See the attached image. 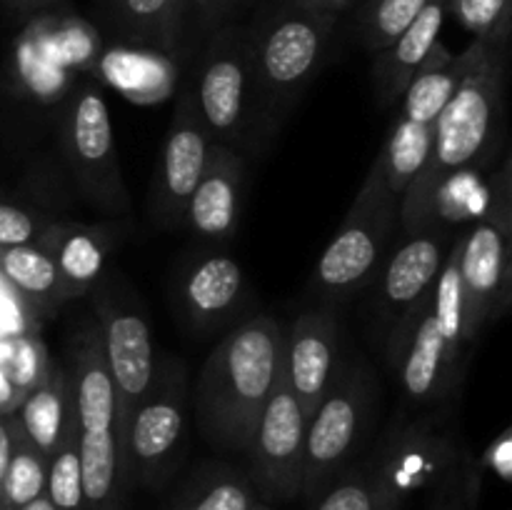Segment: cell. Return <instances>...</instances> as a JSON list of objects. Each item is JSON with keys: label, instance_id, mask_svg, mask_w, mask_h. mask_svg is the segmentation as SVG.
I'll return each instance as SVG.
<instances>
[{"label": "cell", "instance_id": "obj_38", "mask_svg": "<svg viewBox=\"0 0 512 510\" xmlns=\"http://www.w3.org/2000/svg\"><path fill=\"white\" fill-rule=\"evenodd\" d=\"M20 510H53V505H50V500H48V495H40V498H35V500H30L28 505H23V508Z\"/></svg>", "mask_w": 512, "mask_h": 510}, {"label": "cell", "instance_id": "obj_32", "mask_svg": "<svg viewBox=\"0 0 512 510\" xmlns=\"http://www.w3.org/2000/svg\"><path fill=\"white\" fill-rule=\"evenodd\" d=\"M53 223V218L18 205L0 203V248L10 245H38L40 235Z\"/></svg>", "mask_w": 512, "mask_h": 510}, {"label": "cell", "instance_id": "obj_30", "mask_svg": "<svg viewBox=\"0 0 512 510\" xmlns=\"http://www.w3.org/2000/svg\"><path fill=\"white\" fill-rule=\"evenodd\" d=\"M253 503L250 485L238 473H223L190 490L178 510H248Z\"/></svg>", "mask_w": 512, "mask_h": 510}, {"label": "cell", "instance_id": "obj_26", "mask_svg": "<svg viewBox=\"0 0 512 510\" xmlns=\"http://www.w3.org/2000/svg\"><path fill=\"white\" fill-rule=\"evenodd\" d=\"M455 465V448L443 438H428V435L410 433L400 445L390 450V458L378 463L385 478L393 483L400 495L410 488H423L433 483L443 470Z\"/></svg>", "mask_w": 512, "mask_h": 510}, {"label": "cell", "instance_id": "obj_34", "mask_svg": "<svg viewBox=\"0 0 512 510\" xmlns=\"http://www.w3.org/2000/svg\"><path fill=\"white\" fill-rule=\"evenodd\" d=\"M505 8H508V0H458V15L465 28L475 30L485 40H493Z\"/></svg>", "mask_w": 512, "mask_h": 510}, {"label": "cell", "instance_id": "obj_2", "mask_svg": "<svg viewBox=\"0 0 512 510\" xmlns=\"http://www.w3.org/2000/svg\"><path fill=\"white\" fill-rule=\"evenodd\" d=\"M285 330L268 315L245 320L225 335L200 368L195 405L215 445L245 450L258 415L280 383Z\"/></svg>", "mask_w": 512, "mask_h": 510}, {"label": "cell", "instance_id": "obj_25", "mask_svg": "<svg viewBox=\"0 0 512 510\" xmlns=\"http://www.w3.org/2000/svg\"><path fill=\"white\" fill-rule=\"evenodd\" d=\"M430 148H433V125L415 123L398 115L383 150L375 158L373 170L390 193L403 198L415 175L423 170Z\"/></svg>", "mask_w": 512, "mask_h": 510}, {"label": "cell", "instance_id": "obj_6", "mask_svg": "<svg viewBox=\"0 0 512 510\" xmlns=\"http://www.w3.org/2000/svg\"><path fill=\"white\" fill-rule=\"evenodd\" d=\"M63 153L75 185L88 203L110 215L128 213L130 198L120 170L115 130L103 90L80 85L63 118Z\"/></svg>", "mask_w": 512, "mask_h": 510}, {"label": "cell", "instance_id": "obj_16", "mask_svg": "<svg viewBox=\"0 0 512 510\" xmlns=\"http://www.w3.org/2000/svg\"><path fill=\"white\" fill-rule=\"evenodd\" d=\"M243 203V163L223 143L208 150L203 175L185 208L183 225L208 243H230L238 233Z\"/></svg>", "mask_w": 512, "mask_h": 510}, {"label": "cell", "instance_id": "obj_12", "mask_svg": "<svg viewBox=\"0 0 512 510\" xmlns=\"http://www.w3.org/2000/svg\"><path fill=\"white\" fill-rule=\"evenodd\" d=\"M455 235L438 225H423L390 248L373 283H378V315L385 328H395L418 300L433 290L445 258L453 250Z\"/></svg>", "mask_w": 512, "mask_h": 510}, {"label": "cell", "instance_id": "obj_15", "mask_svg": "<svg viewBox=\"0 0 512 510\" xmlns=\"http://www.w3.org/2000/svg\"><path fill=\"white\" fill-rule=\"evenodd\" d=\"M210 145L213 140L200 125L188 90H185L175 108L168 138H165L153 193V215L168 228L183 225L185 208H188L190 195L203 175Z\"/></svg>", "mask_w": 512, "mask_h": 510}, {"label": "cell", "instance_id": "obj_17", "mask_svg": "<svg viewBox=\"0 0 512 510\" xmlns=\"http://www.w3.org/2000/svg\"><path fill=\"white\" fill-rule=\"evenodd\" d=\"M68 375L78 433L118 428V395L100 343L98 323H83L68 340Z\"/></svg>", "mask_w": 512, "mask_h": 510}, {"label": "cell", "instance_id": "obj_7", "mask_svg": "<svg viewBox=\"0 0 512 510\" xmlns=\"http://www.w3.org/2000/svg\"><path fill=\"white\" fill-rule=\"evenodd\" d=\"M185 410L188 378L183 363L173 358L158 360L153 383L123 430L130 483L155 485L165 478L183 445Z\"/></svg>", "mask_w": 512, "mask_h": 510}, {"label": "cell", "instance_id": "obj_21", "mask_svg": "<svg viewBox=\"0 0 512 510\" xmlns=\"http://www.w3.org/2000/svg\"><path fill=\"white\" fill-rule=\"evenodd\" d=\"M445 5L440 0H430L418 18L385 48V55L375 68V90L385 105L398 103L410 80L415 78L425 60L430 58L438 45L440 28H443Z\"/></svg>", "mask_w": 512, "mask_h": 510}, {"label": "cell", "instance_id": "obj_4", "mask_svg": "<svg viewBox=\"0 0 512 510\" xmlns=\"http://www.w3.org/2000/svg\"><path fill=\"white\" fill-rule=\"evenodd\" d=\"M463 340L473 345L480 330L508 310L512 293V208L510 160L500 165L493 200L483 218L458 243Z\"/></svg>", "mask_w": 512, "mask_h": 510}, {"label": "cell", "instance_id": "obj_5", "mask_svg": "<svg viewBox=\"0 0 512 510\" xmlns=\"http://www.w3.org/2000/svg\"><path fill=\"white\" fill-rule=\"evenodd\" d=\"M373 375L363 363H340L305 430L300 495L320 498L363 440L373 410Z\"/></svg>", "mask_w": 512, "mask_h": 510}, {"label": "cell", "instance_id": "obj_8", "mask_svg": "<svg viewBox=\"0 0 512 510\" xmlns=\"http://www.w3.org/2000/svg\"><path fill=\"white\" fill-rule=\"evenodd\" d=\"M390 365L403 395L413 403H435L453 393L463 358L438 328L433 290L413 305L390 330Z\"/></svg>", "mask_w": 512, "mask_h": 510}, {"label": "cell", "instance_id": "obj_3", "mask_svg": "<svg viewBox=\"0 0 512 510\" xmlns=\"http://www.w3.org/2000/svg\"><path fill=\"white\" fill-rule=\"evenodd\" d=\"M400 225V198L370 168L338 233L320 255L313 288L325 303L345 300L373 283Z\"/></svg>", "mask_w": 512, "mask_h": 510}, {"label": "cell", "instance_id": "obj_18", "mask_svg": "<svg viewBox=\"0 0 512 510\" xmlns=\"http://www.w3.org/2000/svg\"><path fill=\"white\" fill-rule=\"evenodd\" d=\"M243 285L238 260L220 253L198 255L178 275V305L193 328H215L238 310Z\"/></svg>", "mask_w": 512, "mask_h": 510}, {"label": "cell", "instance_id": "obj_19", "mask_svg": "<svg viewBox=\"0 0 512 510\" xmlns=\"http://www.w3.org/2000/svg\"><path fill=\"white\" fill-rule=\"evenodd\" d=\"M13 415L23 438L50 463L60 443L78 433L73 395L63 365L50 360L40 383L25 393L20 410Z\"/></svg>", "mask_w": 512, "mask_h": 510}, {"label": "cell", "instance_id": "obj_24", "mask_svg": "<svg viewBox=\"0 0 512 510\" xmlns=\"http://www.w3.org/2000/svg\"><path fill=\"white\" fill-rule=\"evenodd\" d=\"M0 278L8 280L15 293L35 308L53 310L70 300L53 258L38 245H10L0 248Z\"/></svg>", "mask_w": 512, "mask_h": 510}, {"label": "cell", "instance_id": "obj_9", "mask_svg": "<svg viewBox=\"0 0 512 510\" xmlns=\"http://www.w3.org/2000/svg\"><path fill=\"white\" fill-rule=\"evenodd\" d=\"M308 415L280 380L263 405L245 453L253 463V480L268 498L288 500L300 495Z\"/></svg>", "mask_w": 512, "mask_h": 510}, {"label": "cell", "instance_id": "obj_28", "mask_svg": "<svg viewBox=\"0 0 512 510\" xmlns=\"http://www.w3.org/2000/svg\"><path fill=\"white\" fill-rule=\"evenodd\" d=\"M45 478H48V460L23 438L15 423L13 455H10L8 473L3 480L0 510H20L30 500L40 498L45 493Z\"/></svg>", "mask_w": 512, "mask_h": 510}, {"label": "cell", "instance_id": "obj_20", "mask_svg": "<svg viewBox=\"0 0 512 510\" xmlns=\"http://www.w3.org/2000/svg\"><path fill=\"white\" fill-rule=\"evenodd\" d=\"M38 248L53 258L65 290L73 300L88 293L100 280L105 253L110 248V228L53 220L40 235Z\"/></svg>", "mask_w": 512, "mask_h": 510}, {"label": "cell", "instance_id": "obj_37", "mask_svg": "<svg viewBox=\"0 0 512 510\" xmlns=\"http://www.w3.org/2000/svg\"><path fill=\"white\" fill-rule=\"evenodd\" d=\"M15 443V418L13 413H0V495H3V480L8 473L10 455Z\"/></svg>", "mask_w": 512, "mask_h": 510}, {"label": "cell", "instance_id": "obj_29", "mask_svg": "<svg viewBox=\"0 0 512 510\" xmlns=\"http://www.w3.org/2000/svg\"><path fill=\"white\" fill-rule=\"evenodd\" d=\"M45 495L53 510H83V483H80L78 433L68 435L48 463Z\"/></svg>", "mask_w": 512, "mask_h": 510}, {"label": "cell", "instance_id": "obj_27", "mask_svg": "<svg viewBox=\"0 0 512 510\" xmlns=\"http://www.w3.org/2000/svg\"><path fill=\"white\" fill-rule=\"evenodd\" d=\"M403 495L393 488L378 465L360 468L330 485L315 510H398Z\"/></svg>", "mask_w": 512, "mask_h": 510}, {"label": "cell", "instance_id": "obj_31", "mask_svg": "<svg viewBox=\"0 0 512 510\" xmlns=\"http://www.w3.org/2000/svg\"><path fill=\"white\" fill-rule=\"evenodd\" d=\"M428 3L430 0H380L370 18V48H388Z\"/></svg>", "mask_w": 512, "mask_h": 510}, {"label": "cell", "instance_id": "obj_39", "mask_svg": "<svg viewBox=\"0 0 512 510\" xmlns=\"http://www.w3.org/2000/svg\"><path fill=\"white\" fill-rule=\"evenodd\" d=\"M445 510H460V503H458V500H450L448 508H445Z\"/></svg>", "mask_w": 512, "mask_h": 510}, {"label": "cell", "instance_id": "obj_40", "mask_svg": "<svg viewBox=\"0 0 512 510\" xmlns=\"http://www.w3.org/2000/svg\"><path fill=\"white\" fill-rule=\"evenodd\" d=\"M248 510H270L268 508V505H260V503H253V505H250V508Z\"/></svg>", "mask_w": 512, "mask_h": 510}, {"label": "cell", "instance_id": "obj_14", "mask_svg": "<svg viewBox=\"0 0 512 510\" xmlns=\"http://www.w3.org/2000/svg\"><path fill=\"white\" fill-rule=\"evenodd\" d=\"M340 365V328L333 310H308L298 315L283 340L280 380L288 385L303 413H315Z\"/></svg>", "mask_w": 512, "mask_h": 510}, {"label": "cell", "instance_id": "obj_10", "mask_svg": "<svg viewBox=\"0 0 512 510\" xmlns=\"http://www.w3.org/2000/svg\"><path fill=\"white\" fill-rule=\"evenodd\" d=\"M323 55V30L310 18L280 20L250 55L258 103L288 110L308 88Z\"/></svg>", "mask_w": 512, "mask_h": 510}, {"label": "cell", "instance_id": "obj_13", "mask_svg": "<svg viewBox=\"0 0 512 510\" xmlns=\"http://www.w3.org/2000/svg\"><path fill=\"white\" fill-rule=\"evenodd\" d=\"M195 115L213 143L233 145L243 138L248 103L253 98L250 55L235 43L213 50L200 65L198 80L188 90Z\"/></svg>", "mask_w": 512, "mask_h": 510}, {"label": "cell", "instance_id": "obj_33", "mask_svg": "<svg viewBox=\"0 0 512 510\" xmlns=\"http://www.w3.org/2000/svg\"><path fill=\"white\" fill-rule=\"evenodd\" d=\"M50 358L45 355V348L35 338H18L10 350V385L15 390H33L40 383V378L48 370Z\"/></svg>", "mask_w": 512, "mask_h": 510}, {"label": "cell", "instance_id": "obj_1", "mask_svg": "<svg viewBox=\"0 0 512 510\" xmlns=\"http://www.w3.org/2000/svg\"><path fill=\"white\" fill-rule=\"evenodd\" d=\"M505 135L503 60L493 40H485L478 63L460 83L433 123V148L423 170L400 198L403 233L433 223L435 205L455 175L493 163Z\"/></svg>", "mask_w": 512, "mask_h": 510}, {"label": "cell", "instance_id": "obj_35", "mask_svg": "<svg viewBox=\"0 0 512 510\" xmlns=\"http://www.w3.org/2000/svg\"><path fill=\"white\" fill-rule=\"evenodd\" d=\"M123 8L133 28L155 33V23L173 8V0H123Z\"/></svg>", "mask_w": 512, "mask_h": 510}, {"label": "cell", "instance_id": "obj_22", "mask_svg": "<svg viewBox=\"0 0 512 510\" xmlns=\"http://www.w3.org/2000/svg\"><path fill=\"white\" fill-rule=\"evenodd\" d=\"M483 45L485 38H478L473 43V48L465 50L458 58L445 53L440 48V43L435 45L430 58L425 60L423 68L415 73V78L410 80L405 93L400 95V100H403L400 115L408 120H415V123L433 125L438 120V115L443 113L445 105L450 103L455 90L460 88V83L475 68L480 53H483Z\"/></svg>", "mask_w": 512, "mask_h": 510}, {"label": "cell", "instance_id": "obj_11", "mask_svg": "<svg viewBox=\"0 0 512 510\" xmlns=\"http://www.w3.org/2000/svg\"><path fill=\"white\" fill-rule=\"evenodd\" d=\"M95 313H98L105 363L118 395V433L123 440L130 413L153 383L158 358H155L148 323L138 310L128 308L115 300L113 293L103 290L95 295Z\"/></svg>", "mask_w": 512, "mask_h": 510}, {"label": "cell", "instance_id": "obj_36", "mask_svg": "<svg viewBox=\"0 0 512 510\" xmlns=\"http://www.w3.org/2000/svg\"><path fill=\"white\" fill-rule=\"evenodd\" d=\"M485 465L498 473L500 480L510 483L512 480V430L505 428L498 438L490 443L488 453H485Z\"/></svg>", "mask_w": 512, "mask_h": 510}, {"label": "cell", "instance_id": "obj_23", "mask_svg": "<svg viewBox=\"0 0 512 510\" xmlns=\"http://www.w3.org/2000/svg\"><path fill=\"white\" fill-rule=\"evenodd\" d=\"M80 483H83V510L123 508L128 463L118 428L78 433Z\"/></svg>", "mask_w": 512, "mask_h": 510}]
</instances>
